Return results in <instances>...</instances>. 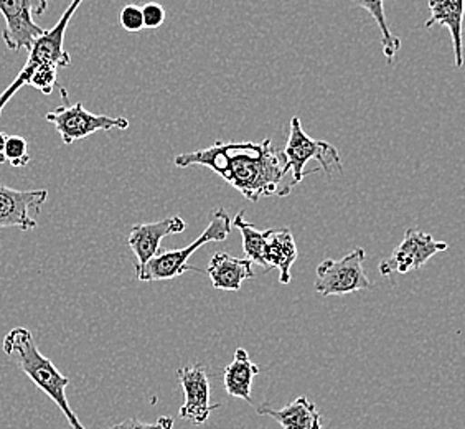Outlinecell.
<instances>
[{"label": "cell", "instance_id": "obj_1", "mask_svg": "<svg viewBox=\"0 0 465 429\" xmlns=\"http://www.w3.org/2000/svg\"><path fill=\"white\" fill-rule=\"evenodd\" d=\"M173 164L180 169L190 165L212 169L251 202L272 195L287 197L294 188L292 182H287L291 167L286 157L272 147L271 139L262 143H215L195 153L180 154Z\"/></svg>", "mask_w": 465, "mask_h": 429}, {"label": "cell", "instance_id": "obj_2", "mask_svg": "<svg viewBox=\"0 0 465 429\" xmlns=\"http://www.w3.org/2000/svg\"><path fill=\"white\" fill-rule=\"evenodd\" d=\"M81 4H83V0H73L72 4L68 5V9L63 12L56 25L52 30H45V34L38 36L34 42V45L28 50L30 56H28L25 66L20 70L17 78L12 81L9 88L0 95V115L10 99L14 98L15 93L25 85L34 86L35 90L44 95L52 93L56 85L58 70L72 65V58L64 50L63 42H64V34L70 25V20L76 14Z\"/></svg>", "mask_w": 465, "mask_h": 429}, {"label": "cell", "instance_id": "obj_3", "mask_svg": "<svg viewBox=\"0 0 465 429\" xmlns=\"http://www.w3.org/2000/svg\"><path fill=\"white\" fill-rule=\"evenodd\" d=\"M2 349L35 384L36 388H40L60 408L73 429H86L81 424L66 398V386L70 384V380L63 376L60 370L54 367V362L38 350L32 332L24 327L12 329L4 337Z\"/></svg>", "mask_w": 465, "mask_h": 429}, {"label": "cell", "instance_id": "obj_4", "mask_svg": "<svg viewBox=\"0 0 465 429\" xmlns=\"http://www.w3.org/2000/svg\"><path fill=\"white\" fill-rule=\"evenodd\" d=\"M232 232V220L224 208H216L212 214V220L206 226L205 232L198 236L195 242L180 250H159V253L147 261L143 268L135 271V277L139 281H167L175 279L187 271L202 273V269L193 268L187 264L188 258L206 243L224 242Z\"/></svg>", "mask_w": 465, "mask_h": 429}, {"label": "cell", "instance_id": "obj_5", "mask_svg": "<svg viewBox=\"0 0 465 429\" xmlns=\"http://www.w3.org/2000/svg\"><path fill=\"white\" fill-rule=\"evenodd\" d=\"M282 154L291 167V177L294 185H299L305 179V175H309V172H305V165L312 159L321 162L323 172H327L329 175L333 172H343L341 154L337 147L325 141H315L311 135H307L299 116L291 119L289 139Z\"/></svg>", "mask_w": 465, "mask_h": 429}, {"label": "cell", "instance_id": "obj_6", "mask_svg": "<svg viewBox=\"0 0 465 429\" xmlns=\"http://www.w3.org/2000/svg\"><path fill=\"white\" fill-rule=\"evenodd\" d=\"M60 93L64 105L56 107L54 111H50L45 117L50 125H54L58 135H62L64 145H72L73 143L101 131H111V129L125 131L129 127V121L125 117L93 115L84 109L83 103L70 105L68 93L63 86H60Z\"/></svg>", "mask_w": 465, "mask_h": 429}, {"label": "cell", "instance_id": "obj_7", "mask_svg": "<svg viewBox=\"0 0 465 429\" xmlns=\"http://www.w3.org/2000/svg\"><path fill=\"white\" fill-rule=\"evenodd\" d=\"M363 263V248L350 251L341 260H323L317 266V277L313 284L315 291L322 295H345L373 289Z\"/></svg>", "mask_w": 465, "mask_h": 429}, {"label": "cell", "instance_id": "obj_8", "mask_svg": "<svg viewBox=\"0 0 465 429\" xmlns=\"http://www.w3.org/2000/svg\"><path fill=\"white\" fill-rule=\"evenodd\" d=\"M46 5L48 0H0V14L5 18L2 38L9 50H30L36 38L45 34V28L34 22V15L44 14Z\"/></svg>", "mask_w": 465, "mask_h": 429}, {"label": "cell", "instance_id": "obj_9", "mask_svg": "<svg viewBox=\"0 0 465 429\" xmlns=\"http://www.w3.org/2000/svg\"><path fill=\"white\" fill-rule=\"evenodd\" d=\"M448 248V243L436 242L430 233L411 228L404 233L403 242L394 248L391 256L380 263V273L386 277L391 276L393 273L406 274L410 271L422 268L432 256Z\"/></svg>", "mask_w": 465, "mask_h": 429}, {"label": "cell", "instance_id": "obj_10", "mask_svg": "<svg viewBox=\"0 0 465 429\" xmlns=\"http://www.w3.org/2000/svg\"><path fill=\"white\" fill-rule=\"evenodd\" d=\"M177 378L185 394V403L179 410L180 418L197 426L205 424L212 410L220 408V404L210 403V380L206 375V368L202 364L180 368Z\"/></svg>", "mask_w": 465, "mask_h": 429}, {"label": "cell", "instance_id": "obj_11", "mask_svg": "<svg viewBox=\"0 0 465 429\" xmlns=\"http://www.w3.org/2000/svg\"><path fill=\"white\" fill-rule=\"evenodd\" d=\"M48 198V190H15L0 184V228L17 226L22 232L34 230L35 218L30 214H40Z\"/></svg>", "mask_w": 465, "mask_h": 429}, {"label": "cell", "instance_id": "obj_12", "mask_svg": "<svg viewBox=\"0 0 465 429\" xmlns=\"http://www.w3.org/2000/svg\"><path fill=\"white\" fill-rule=\"evenodd\" d=\"M187 224L180 216H169L153 224H139L133 226L127 243L134 251L137 264L135 271L143 268L147 261L153 258L161 250V242L169 234L185 232Z\"/></svg>", "mask_w": 465, "mask_h": 429}, {"label": "cell", "instance_id": "obj_13", "mask_svg": "<svg viewBox=\"0 0 465 429\" xmlns=\"http://www.w3.org/2000/svg\"><path fill=\"white\" fill-rule=\"evenodd\" d=\"M206 273L218 291H240L244 281L254 277L252 263L248 258H236L228 253H216L208 263Z\"/></svg>", "mask_w": 465, "mask_h": 429}, {"label": "cell", "instance_id": "obj_14", "mask_svg": "<svg viewBox=\"0 0 465 429\" xmlns=\"http://www.w3.org/2000/svg\"><path fill=\"white\" fill-rule=\"evenodd\" d=\"M297 244L289 228L271 230L268 243L262 251V268L264 271L278 269L281 284L291 283V268L297 260Z\"/></svg>", "mask_w": 465, "mask_h": 429}, {"label": "cell", "instance_id": "obj_15", "mask_svg": "<svg viewBox=\"0 0 465 429\" xmlns=\"http://www.w3.org/2000/svg\"><path fill=\"white\" fill-rule=\"evenodd\" d=\"M430 18L424 27L432 25L446 27L452 38L456 68L464 66L462 52V18H464V0H430Z\"/></svg>", "mask_w": 465, "mask_h": 429}, {"label": "cell", "instance_id": "obj_16", "mask_svg": "<svg viewBox=\"0 0 465 429\" xmlns=\"http://www.w3.org/2000/svg\"><path fill=\"white\" fill-rule=\"evenodd\" d=\"M258 414L271 416L282 429H323L322 416L317 412V406L307 400V396L295 398L294 402L281 410L261 404Z\"/></svg>", "mask_w": 465, "mask_h": 429}, {"label": "cell", "instance_id": "obj_17", "mask_svg": "<svg viewBox=\"0 0 465 429\" xmlns=\"http://www.w3.org/2000/svg\"><path fill=\"white\" fill-rule=\"evenodd\" d=\"M260 374V367L251 362L248 352L236 349L234 358L228 367L224 368L223 384L226 394L232 398H242L244 402L252 403L251 388L254 376Z\"/></svg>", "mask_w": 465, "mask_h": 429}, {"label": "cell", "instance_id": "obj_18", "mask_svg": "<svg viewBox=\"0 0 465 429\" xmlns=\"http://www.w3.org/2000/svg\"><path fill=\"white\" fill-rule=\"evenodd\" d=\"M357 7L368 10V14L375 18L380 32H381V46H383V55L390 62H393L394 56L401 48V40L394 35L393 32L388 27L385 14V0H350Z\"/></svg>", "mask_w": 465, "mask_h": 429}, {"label": "cell", "instance_id": "obj_19", "mask_svg": "<svg viewBox=\"0 0 465 429\" xmlns=\"http://www.w3.org/2000/svg\"><path fill=\"white\" fill-rule=\"evenodd\" d=\"M232 224H234V226L242 232V250H244L246 258H248L252 264H260V266H262V251H264V246H266V243H268L269 234H271L272 228H269V230H258V228H254L252 224H248V222L244 220V214H242V212H240V214L234 216Z\"/></svg>", "mask_w": 465, "mask_h": 429}, {"label": "cell", "instance_id": "obj_20", "mask_svg": "<svg viewBox=\"0 0 465 429\" xmlns=\"http://www.w3.org/2000/svg\"><path fill=\"white\" fill-rule=\"evenodd\" d=\"M4 155L5 162H9L12 167H25L30 162L27 141L20 135H9L5 141Z\"/></svg>", "mask_w": 465, "mask_h": 429}, {"label": "cell", "instance_id": "obj_21", "mask_svg": "<svg viewBox=\"0 0 465 429\" xmlns=\"http://www.w3.org/2000/svg\"><path fill=\"white\" fill-rule=\"evenodd\" d=\"M119 22L125 32H141L143 28V9L135 4L125 5L119 14Z\"/></svg>", "mask_w": 465, "mask_h": 429}, {"label": "cell", "instance_id": "obj_22", "mask_svg": "<svg viewBox=\"0 0 465 429\" xmlns=\"http://www.w3.org/2000/svg\"><path fill=\"white\" fill-rule=\"evenodd\" d=\"M108 429H173V420L169 416L159 418L157 423H143V421L131 420L121 421L114 426H109Z\"/></svg>", "mask_w": 465, "mask_h": 429}, {"label": "cell", "instance_id": "obj_23", "mask_svg": "<svg viewBox=\"0 0 465 429\" xmlns=\"http://www.w3.org/2000/svg\"><path fill=\"white\" fill-rule=\"evenodd\" d=\"M143 9V28H159L165 22V9L157 2L145 4Z\"/></svg>", "mask_w": 465, "mask_h": 429}, {"label": "cell", "instance_id": "obj_24", "mask_svg": "<svg viewBox=\"0 0 465 429\" xmlns=\"http://www.w3.org/2000/svg\"><path fill=\"white\" fill-rule=\"evenodd\" d=\"M5 141H7V135H4V133H0V164H5V155H4Z\"/></svg>", "mask_w": 465, "mask_h": 429}]
</instances>
